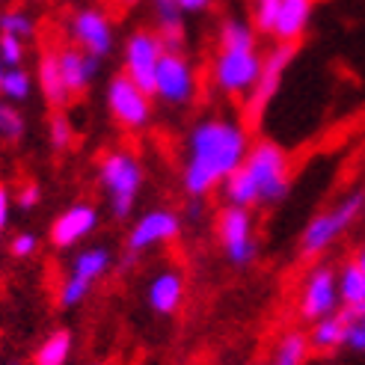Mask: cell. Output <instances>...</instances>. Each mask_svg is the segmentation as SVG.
<instances>
[{
	"label": "cell",
	"instance_id": "6da1fadb",
	"mask_svg": "<svg viewBox=\"0 0 365 365\" xmlns=\"http://www.w3.org/2000/svg\"><path fill=\"white\" fill-rule=\"evenodd\" d=\"M250 152V134L241 122L226 116H208L187 134L185 155V190L190 199H205L214 187L241 167Z\"/></svg>",
	"mask_w": 365,
	"mask_h": 365
},
{
	"label": "cell",
	"instance_id": "7a4b0ae2",
	"mask_svg": "<svg viewBox=\"0 0 365 365\" xmlns=\"http://www.w3.org/2000/svg\"><path fill=\"white\" fill-rule=\"evenodd\" d=\"M241 170L252 181L259 205H277L288 196L291 163L288 155L282 152V145H277L273 140H259L255 145H250Z\"/></svg>",
	"mask_w": 365,
	"mask_h": 365
},
{
	"label": "cell",
	"instance_id": "3957f363",
	"mask_svg": "<svg viewBox=\"0 0 365 365\" xmlns=\"http://www.w3.org/2000/svg\"><path fill=\"white\" fill-rule=\"evenodd\" d=\"M98 181L110 199V211L113 217L125 220L134 211L137 193L143 187V163L134 152L128 149H113L98 160Z\"/></svg>",
	"mask_w": 365,
	"mask_h": 365
},
{
	"label": "cell",
	"instance_id": "277c9868",
	"mask_svg": "<svg viewBox=\"0 0 365 365\" xmlns=\"http://www.w3.org/2000/svg\"><path fill=\"white\" fill-rule=\"evenodd\" d=\"M365 211V193H348L341 199V202H336L333 208L321 211L318 217H312L309 220V226L303 229V238H300V252L306 255V259H315V255H321L324 250H330L344 232H348L356 220L359 214Z\"/></svg>",
	"mask_w": 365,
	"mask_h": 365
},
{
	"label": "cell",
	"instance_id": "5b68a950",
	"mask_svg": "<svg viewBox=\"0 0 365 365\" xmlns=\"http://www.w3.org/2000/svg\"><path fill=\"white\" fill-rule=\"evenodd\" d=\"M104 101H107L110 116L116 119V125L125 128V131H143L152 122V96L145 89H140L125 71L107 83Z\"/></svg>",
	"mask_w": 365,
	"mask_h": 365
},
{
	"label": "cell",
	"instance_id": "8992f818",
	"mask_svg": "<svg viewBox=\"0 0 365 365\" xmlns=\"http://www.w3.org/2000/svg\"><path fill=\"white\" fill-rule=\"evenodd\" d=\"M262 71V53L250 51H217L211 60V83L223 96H247L259 81Z\"/></svg>",
	"mask_w": 365,
	"mask_h": 365
},
{
	"label": "cell",
	"instance_id": "52a82bcc",
	"mask_svg": "<svg viewBox=\"0 0 365 365\" xmlns=\"http://www.w3.org/2000/svg\"><path fill=\"white\" fill-rule=\"evenodd\" d=\"M199 75L185 51H163V57L155 71V93L152 98H160L163 104H187L196 96Z\"/></svg>",
	"mask_w": 365,
	"mask_h": 365
},
{
	"label": "cell",
	"instance_id": "ba28073f",
	"mask_svg": "<svg viewBox=\"0 0 365 365\" xmlns=\"http://www.w3.org/2000/svg\"><path fill=\"white\" fill-rule=\"evenodd\" d=\"M217 238H220L226 255L232 264H250L259 252V244H255V235H252V214L250 208L241 205H226L217 217Z\"/></svg>",
	"mask_w": 365,
	"mask_h": 365
},
{
	"label": "cell",
	"instance_id": "9c48e42d",
	"mask_svg": "<svg viewBox=\"0 0 365 365\" xmlns=\"http://www.w3.org/2000/svg\"><path fill=\"white\" fill-rule=\"evenodd\" d=\"M163 51L167 48H163L155 30H134L125 39V51H122L125 53V75L140 89H145L149 96L155 93V71H158Z\"/></svg>",
	"mask_w": 365,
	"mask_h": 365
},
{
	"label": "cell",
	"instance_id": "30bf717a",
	"mask_svg": "<svg viewBox=\"0 0 365 365\" xmlns=\"http://www.w3.org/2000/svg\"><path fill=\"white\" fill-rule=\"evenodd\" d=\"M297 53V45L291 42H279L277 48H270L264 57H262V71H259V81L247 93V116L250 119H259L264 113V107L270 104V98L277 96V89L282 83V75L288 71L291 60Z\"/></svg>",
	"mask_w": 365,
	"mask_h": 365
},
{
	"label": "cell",
	"instance_id": "8fae6325",
	"mask_svg": "<svg viewBox=\"0 0 365 365\" xmlns=\"http://www.w3.org/2000/svg\"><path fill=\"white\" fill-rule=\"evenodd\" d=\"M107 267H110V250L104 247H93V250H83L75 255V262H71V270L68 277L60 288V303L66 309L78 306L89 291H93V285L107 273Z\"/></svg>",
	"mask_w": 365,
	"mask_h": 365
},
{
	"label": "cell",
	"instance_id": "7c38bea8",
	"mask_svg": "<svg viewBox=\"0 0 365 365\" xmlns=\"http://www.w3.org/2000/svg\"><path fill=\"white\" fill-rule=\"evenodd\" d=\"M339 306V279L330 264H318L306 273L300 288V315L306 321H318L333 315Z\"/></svg>",
	"mask_w": 365,
	"mask_h": 365
},
{
	"label": "cell",
	"instance_id": "4fadbf2b",
	"mask_svg": "<svg viewBox=\"0 0 365 365\" xmlns=\"http://www.w3.org/2000/svg\"><path fill=\"white\" fill-rule=\"evenodd\" d=\"M68 36L81 51L93 53L98 60L113 51V24L101 9H81L71 15Z\"/></svg>",
	"mask_w": 365,
	"mask_h": 365
},
{
	"label": "cell",
	"instance_id": "5bb4252c",
	"mask_svg": "<svg viewBox=\"0 0 365 365\" xmlns=\"http://www.w3.org/2000/svg\"><path fill=\"white\" fill-rule=\"evenodd\" d=\"M178 232H181V217L167 208H155L149 214H143L131 226V232H128V252L137 255V252H145L149 247L167 244L178 238Z\"/></svg>",
	"mask_w": 365,
	"mask_h": 365
},
{
	"label": "cell",
	"instance_id": "9a60e30c",
	"mask_svg": "<svg viewBox=\"0 0 365 365\" xmlns=\"http://www.w3.org/2000/svg\"><path fill=\"white\" fill-rule=\"evenodd\" d=\"M96 226H98V208L89 202H75L66 211H60L57 220L51 223V244L60 250L75 247L83 238H89L96 232Z\"/></svg>",
	"mask_w": 365,
	"mask_h": 365
},
{
	"label": "cell",
	"instance_id": "2e32d148",
	"mask_svg": "<svg viewBox=\"0 0 365 365\" xmlns=\"http://www.w3.org/2000/svg\"><path fill=\"white\" fill-rule=\"evenodd\" d=\"M57 57H60V71H63L68 93H83V89L96 81L98 57H93V53L71 45V48H57Z\"/></svg>",
	"mask_w": 365,
	"mask_h": 365
},
{
	"label": "cell",
	"instance_id": "e0dca14e",
	"mask_svg": "<svg viewBox=\"0 0 365 365\" xmlns=\"http://www.w3.org/2000/svg\"><path fill=\"white\" fill-rule=\"evenodd\" d=\"M312 9H315V0H282L270 36H277V42L297 45L303 39L309 21H312Z\"/></svg>",
	"mask_w": 365,
	"mask_h": 365
},
{
	"label": "cell",
	"instance_id": "ac0fdd59",
	"mask_svg": "<svg viewBox=\"0 0 365 365\" xmlns=\"http://www.w3.org/2000/svg\"><path fill=\"white\" fill-rule=\"evenodd\" d=\"M36 83H39L45 101L53 107V110H63L71 93H68V86H66V81H63L57 48H45V51H42L39 66H36Z\"/></svg>",
	"mask_w": 365,
	"mask_h": 365
},
{
	"label": "cell",
	"instance_id": "d6986e66",
	"mask_svg": "<svg viewBox=\"0 0 365 365\" xmlns=\"http://www.w3.org/2000/svg\"><path fill=\"white\" fill-rule=\"evenodd\" d=\"M149 306L158 315H173L185 300V277L178 270H163L149 282Z\"/></svg>",
	"mask_w": 365,
	"mask_h": 365
},
{
	"label": "cell",
	"instance_id": "ffe728a7",
	"mask_svg": "<svg viewBox=\"0 0 365 365\" xmlns=\"http://www.w3.org/2000/svg\"><path fill=\"white\" fill-rule=\"evenodd\" d=\"M344 344V315L341 309H336L333 315L318 318L312 333H309V348L315 354H333Z\"/></svg>",
	"mask_w": 365,
	"mask_h": 365
},
{
	"label": "cell",
	"instance_id": "44dd1931",
	"mask_svg": "<svg viewBox=\"0 0 365 365\" xmlns=\"http://www.w3.org/2000/svg\"><path fill=\"white\" fill-rule=\"evenodd\" d=\"M217 45H220V51H250L255 48V27L244 18H226L220 24Z\"/></svg>",
	"mask_w": 365,
	"mask_h": 365
},
{
	"label": "cell",
	"instance_id": "7402d4cb",
	"mask_svg": "<svg viewBox=\"0 0 365 365\" xmlns=\"http://www.w3.org/2000/svg\"><path fill=\"white\" fill-rule=\"evenodd\" d=\"M339 303L341 306H362L365 303V273L356 262H348L339 273Z\"/></svg>",
	"mask_w": 365,
	"mask_h": 365
},
{
	"label": "cell",
	"instance_id": "603a6c76",
	"mask_svg": "<svg viewBox=\"0 0 365 365\" xmlns=\"http://www.w3.org/2000/svg\"><path fill=\"white\" fill-rule=\"evenodd\" d=\"M309 336L300 330H291L279 339L277 354H273V365H306L309 359Z\"/></svg>",
	"mask_w": 365,
	"mask_h": 365
},
{
	"label": "cell",
	"instance_id": "cb8c5ba5",
	"mask_svg": "<svg viewBox=\"0 0 365 365\" xmlns=\"http://www.w3.org/2000/svg\"><path fill=\"white\" fill-rule=\"evenodd\" d=\"M68 354H71V333L57 330L39 344V351L33 356V365H66Z\"/></svg>",
	"mask_w": 365,
	"mask_h": 365
},
{
	"label": "cell",
	"instance_id": "d4e9b609",
	"mask_svg": "<svg viewBox=\"0 0 365 365\" xmlns=\"http://www.w3.org/2000/svg\"><path fill=\"white\" fill-rule=\"evenodd\" d=\"M30 93H33V75H27L21 66L6 68L4 83H0V96H4V101H9V104H21V101L30 98Z\"/></svg>",
	"mask_w": 365,
	"mask_h": 365
},
{
	"label": "cell",
	"instance_id": "484cf974",
	"mask_svg": "<svg viewBox=\"0 0 365 365\" xmlns=\"http://www.w3.org/2000/svg\"><path fill=\"white\" fill-rule=\"evenodd\" d=\"M344 344L356 354H365V303L362 306H344Z\"/></svg>",
	"mask_w": 365,
	"mask_h": 365
},
{
	"label": "cell",
	"instance_id": "4316f807",
	"mask_svg": "<svg viewBox=\"0 0 365 365\" xmlns=\"http://www.w3.org/2000/svg\"><path fill=\"white\" fill-rule=\"evenodd\" d=\"M0 33H12L27 42L36 33V18L24 9H6V12H0Z\"/></svg>",
	"mask_w": 365,
	"mask_h": 365
},
{
	"label": "cell",
	"instance_id": "83f0119b",
	"mask_svg": "<svg viewBox=\"0 0 365 365\" xmlns=\"http://www.w3.org/2000/svg\"><path fill=\"white\" fill-rule=\"evenodd\" d=\"M24 137V116L18 113V107L0 98V140L18 143Z\"/></svg>",
	"mask_w": 365,
	"mask_h": 365
},
{
	"label": "cell",
	"instance_id": "f1b7e54d",
	"mask_svg": "<svg viewBox=\"0 0 365 365\" xmlns=\"http://www.w3.org/2000/svg\"><path fill=\"white\" fill-rule=\"evenodd\" d=\"M48 140H51V145L57 152H66L71 143H75V125L68 122V116L66 113H53L51 116V122H48Z\"/></svg>",
	"mask_w": 365,
	"mask_h": 365
},
{
	"label": "cell",
	"instance_id": "f546056e",
	"mask_svg": "<svg viewBox=\"0 0 365 365\" xmlns=\"http://www.w3.org/2000/svg\"><path fill=\"white\" fill-rule=\"evenodd\" d=\"M279 4L282 0H252V27L259 33H273L279 15Z\"/></svg>",
	"mask_w": 365,
	"mask_h": 365
},
{
	"label": "cell",
	"instance_id": "4dcf8cb0",
	"mask_svg": "<svg viewBox=\"0 0 365 365\" xmlns=\"http://www.w3.org/2000/svg\"><path fill=\"white\" fill-rule=\"evenodd\" d=\"M24 39H18V36L12 33H0V60H4L6 68H15V66H21L24 63Z\"/></svg>",
	"mask_w": 365,
	"mask_h": 365
},
{
	"label": "cell",
	"instance_id": "1f68e13d",
	"mask_svg": "<svg viewBox=\"0 0 365 365\" xmlns=\"http://www.w3.org/2000/svg\"><path fill=\"white\" fill-rule=\"evenodd\" d=\"M36 247H39V241H36V235H30V232H18L9 241V252L15 259H27V255L36 252Z\"/></svg>",
	"mask_w": 365,
	"mask_h": 365
},
{
	"label": "cell",
	"instance_id": "d6a6232c",
	"mask_svg": "<svg viewBox=\"0 0 365 365\" xmlns=\"http://www.w3.org/2000/svg\"><path fill=\"white\" fill-rule=\"evenodd\" d=\"M39 199H42L39 185H33V181H30V185H24L21 190L15 193V205H18V208H24V211H30V208L39 205Z\"/></svg>",
	"mask_w": 365,
	"mask_h": 365
},
{
	"label": "cell",
	"instance_id": "836d02e7",
	"mask_svg": "<svg viewBox=\"0 0 365 365\" xmlns=\"http://www.w3.org/2000/svg\"><path fill=\"white\" fill-rule=\"evenodd\" d=\"M173 4L181 15H190V12H205L211 6V0H173Z\"/></svg>",
	"mask_w": 365,
	"mask_h": 365
},
{
	"label": "cell",
	"instance_id": "e575fe53",
	"mask_svg": "<svg viewBox=\"0 0 365 365\" xmlns=\"http://www.w3.org/2000/svg\"><path fill=\"white\" fill-rule=\"evenodd\" d=\"M9 208H12V193L6 190V185H0V232L9 223Z\"/></svg>",
	"mask_w": 365,
	"mask_h": 365
},
{
	"label": "cell",
	"instance_id": "d590c367",
	"mask_svg": "<svg viewBox=\"0 0 365 365\" xmlns=\"http://www.w3.org/2000/svg\"><path fill=\"white\" fill-rule=\"evenodd\" d=\"M354 262H356V264L362 267V273H365V244L359 247V252H356V259H354Z\"/></svg>",
	"mask_w": 365,
	"mask_h": 365
},
{
	"label": "cell",
	"instance_id": "8d00e7d4",
	"mask_svg": "<svg viewBox=\"0 0 365 365\" xmlns=\"http://www.w3.org/2000/svg\"><path fill=\"white\" fill-rule=\"evenodd\" d=\"M4 75H6V66H4V60H0V83H4Z\"/></svg>",
	"mask_w": 365,
	"mask_h": 365
}]
</instances>
